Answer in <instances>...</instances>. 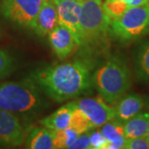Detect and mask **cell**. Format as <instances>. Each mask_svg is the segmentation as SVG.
Segmentation results:
<instances>
[{"instance_id": "obj_1", "label": "cell", "mask_w": 149, "mask_h": 149, "mask_svg": "<svg viewBox=\"0 0 149 149\" xmlns=\"http://www.w3.org/2000/svg\"><path fill=\"white\" fill-rule=\"evenodd\" d=\"M31 79L43 93L59 103L84 95L92 85L91 68L82 61L38 69L32 73Z\"/></svg>"}, {"instance_id": "obj_2", "label": "cell", "mask_w": 149, "mask_h": 149, "mask_svg": "<svg viewBox=\"0 0 149 149\" xmlns=\"http://www.w3.org/2000/svg\"><path fill=\"white\" fill-rule=\"evenodd\" d=\"M40 89L32 79L0 83V109L15 114H32L42 109Z\"/></svg>"}, {"instance_id": "obj_3", "label": "cell", "mask_w": 149, "mask_h": 149, "mask_svg": "<svg viewBox=\"0 0 149 149\" xmlns=\"http://www.w3.org/2000/svg\"><path fill=\"white\" fill-rule=\"evenodd\" d=\"M92 82L102 99L114 104L131 86L130 70L122 58L113 56L92 75Z\"/></svg>"}, {"instance_id": "obj_4", "label": "cell", "mask_w": 149, "mask_h": 149, "mask_svg": "<svg viewBox=\"0 0 149 149\" xmlns=\"http://www.w3.org/2000/svg\"><path fill=\"white\" fill-rule=\"evenodd\" d=\"M109 30L121 42H130L149 34V3L130 7L112 20Z\"/></svg>"}, {"instance_id": "obj_5", "label": "cell", "mask_w": 149, "mask_h": 149, "mask_svg": "<svg viewBox=\"0 0 149 149\" xmlns=\"http://www.w3.org/2000/svg\"><path fill=\"white\" fill-rule=\"evenodd\" d=\"M80 23L85 46L96 42L106 35L111 19L103 9L102 1L84 0L81 2Z\"/></svg>"}, {"instance_id": "obj_6", "label": "cell", "mask_w": 149, "mask_h": 149, "mask_svg": "<svg viewBox=\"0 0 149 149\" xmlns=\"http://www.w3.org/2000/svg\"><path fill=\"white\" fill-rule=\"evenodd\" d=\"M44 0H2L1 12L9 21L32 28Z\"/></svg>"}, {"instance_id": "obj_7", "label": "cell", "mask_w": 149, "mask_h": 149, "mask_svg": "<svg viewBox=\"0 0 149 149\" xmlns=\"http://www.w3.org/2000/svg\"><path fill=\"white\" fill-rule=\"evenodd\" d=\"M56 5L58 24L69 30L78 47H83V36L80 29V14L81 2L71 0H52Z\"/></svg>"}, {"instance_id": "obj_8", "label": "cell", "mask_w": 149, "mask_h": 149, "mask_svg": "<svg viewBox=\"0 0 149 149\" xmlns=\"http://www.w3.org/2000/svg\"><path fill=\"white\" fill-rule=\"evenodd\" d=\"M75 102L76 106L90 119L92 127H101L107 122L115 118L114 107L107 104L101 97L84 98Z\"/></svg>"}, {"instance_id": "obj_9", "label": "cell", "mask_w": 149, "mask_h": 149, "mask_svg": "<svg viewBox=\"0 0 149 149\" xmlns=\"http://www.w3.org/2000/svg\"><path fill=\"white\" fill-rule=\"evenodd\" d=\"M24 139L23 128L17 114L0 109V145L20 146Z\"/></svg>"}, {"instance_id": "obj_10", "label": "cell", "mask_w": 149, "mask_h": 149, "mask_svg": "<svg viewBox=\"0 0 149 149\" xmlns=\"http://www.w3.org/2000/svg\"><path fill=\"white\" fill-rule=\"evenodd\" d=\"M47 36L53 52L61 60L67 58L74 52L75 47H78L69 30L59 24Z\"/></svg>"}, {"instance_id": "obj_11", "label": "cell", "mask_w": 149, "mask_h": 149, "mask_svg": "<svg viewBox=\"0 0 149 149\" xmlns=\"http://www.w3.org/2000/svg\"><path fill=\"white\" fill-rule=\"evenodd\" d=\"M58 25V16L52 0H44L32 28L40 37H46Z\"/></svg>"}, {"instance_id": "obj_12", "label": "cell", "mask_w": 149, "mask_h": 149, "mask_svg": "<svg viewBox=\"0 0 149 149\" xmlns=\"http://www.w3.org/2000/svg\"><path fill=\"white\" fill-rule=\"evenodd\" d=\"M115 118L125 123L143 110L144 107L143 98L138 94H127L120 97L114 104Z\"/></svg>"}, {"instance_id": "obj_13", "label": "cell", "mask_w": 149, "mask_h": 149, "mask_svg": "<svg viewBox=\"0 0 149 149\" xmlns=\"http://www.w3.org/2000/svg\"><path fill=\"white\" fill-rule=\"evenodd\" d=\"M75 107V102H70L62 107L59 108L56 111L42 118L40 123L45 128L53 131L62 130L69 128L73 109Z\"/></svg>"}, {"instance_id": "obj_14", "label": "cell", "mask_w": 149, "mask_h": 149, "mask_svg": "<svg viewBox=\"0 0 149 149\" xmlns=\"http://www.w3.org/2000/svg\"><path fill=\"white\" fill-rule=\"evenodd\" d=\"M100 132L108 141L107 149L124 148L126 136L123 123L113 118L101 126Z\"/></svg>"}, {"instance_id": "obj_15", "label": "cell", "mask_w": 149, "mask_h": 149, "mask_svg": "<svg viewBox=\"0 0 149 149\" xmlns=\"http://www.w3.org/2000/svg\"><path fill=\"white\" fill-rule=\"evenodd\" d=\"M134 70L137 80L149 85V40L143 41L136 48Z\"/></svg>"}, {"instance_id": "obj_16", "label": "cell", "mask_w": 149, "mask_h": 149, "mask_svg": "<svg viewBox=\"0 0 149 149\" xmlns=\"http://www.w3.org/2000/svg\"><path fill=\"white\" fill-rule=\"evenodd\" d=\"M55 131L49 128H35L28 133L26 148L31 149H53Z\"/></svg>"}, {"instance_id": "obj_17", "label": "cell", "mask_w": 149, "mask_h": 149, "mask_svg": "<svg viewBox=\"0 0 149 149\" xmlns=\"http://www.w3.org/2000/svg\"><path fill=\"white\" fill-rule=\"evenodd\" d=\"M126 139L145 137L149 130V112H140L123 123Z\"/></svg>"}, {"instance_id": "obj_18", "label": "cell", "mask_w": 149, "mask_h": 149, "mask_svg": "<svg viewBox=\"0 0 149 149\" xmlns=\"http://www.w3.org/2000/svg\"><path fill=\"white\" fill-rule=\"evenodd\" d=\"M80 133L71 127L62 130L55 131L54 133V148H68Z\"/></svg>"}, {"instance_id": "obj_19", "label": "cell", "mask_w": 149, "mask_h": 149, "mask_svg": "<svg viewBox=\"0 0 149 149\" xmlns=\"http://www.w3.org/2000/svg\"><path fill=\"white\" fill-rule=\"evenodd\" d=\"M70 127H71L80 134L89 132L91 129L93 128L90 119L78 107L76 106V104L71 114Z\"/></svg>"}, {"instance_id": "obj_20", "label": "cell", "mask_w": 149, "mask_h": 149, "mask_svg": "<svg viewBox=\"0 0 149 149\" xmlns=\"http://www.w3.org/2000/svg\"><path fill=\"white\" fill-rule=\"evenodd\" d=\"M102 7L105 13L110 17L111 21L121 16L128 8H130L122 0H105V2L102 3Z\"/></svg>"}, {"instance_id": "obj_21", "label": "cell", "mask_w": 149, "mask_h": 149, "mask_svg": "<svg viewBox=\"0 0 149 149\" xmlns=\"http://www.w3.org/2000/svg\"><path fill=\"white\" fill-rule=\"evenodd\" d=\"M14 60L8 52L0 49V80L7 77L14 69Z\"/></svg>"}, {"instance_id": "obj_22", "label": "cell", "mask_w": 149, "mask_h": 149, "mask_svg": "<svg viewBox=\"0 0 149 149\" xmlns=\"http://www.w3.org/2000/svg\"><path fill=\"white\" fill-rule=\"evenodd\" d=\"M91 149H107L108 141L100 131L91 133Z\"/></svg>"}, {"instance_id": "obj_23", "label": "cell", "mask_w": 149, "mask_h": 149, "mask_svg": "<svg viewBox=\"0 0 149 149\" xmlns=\"http://www.w3.org/2000/svg\"><path fill=\"white\" fill-rule=\"evenodd\" d=\"M126 149H148L149 142L145 137L127 139L124 145Z\"/></svg>"}, {"instance_id": "obj_24", "label": "cell", "mask_w": 149, "mask_h": 149, "mask_svg": "<svg viewBox=\"0 0 149 149\" xmlns=\"http://www.w3.org/2000/svg\"><path fill=\"white\" fill-rule=\"evenodd\" d=\"M90 137L91 132L81 133L78 136V138L74 140L73 143L70 146V149H91V143H90Z\"/></svg>"}, {"instance_id": "obj_25", "label": "cell", "mask_w": 149, "mask_h": 149, "mask_svg": "<svg viewBox=\"0 0 149 149\" xmlns=\"http://www.w3.org/2000/svg\"><path fill=\"white\" fill-rule=\"evenodd\" d=\"M124 1L129 7H135L148 3L149 0H122Z\"/></svg>"}, {"instance_id": "obj_26", "label": "cell", "mask_w": 149, "mask_h": 149, "mask_svg": "<svg viewBox=\"0 0 149 149\" xmlns=\"http://www.w3.org/2000/svg\"><path fill=\"white\" fill-rule=\"evenodd\" d=\"M144 100V106L147 108V109L149 112V96H146L143 98Z\"/></svg>"}, {"instance_id": "obj_27", "label": "cell", "mask_w": 149, "mask_h": 149, "mask_svg": "<svg viewBox=\"0 0 149 149\" xmlns=\"http://www.w3.org/2000/svg\"><path fill=\"white\" fill-rule=\"evenodd\" d=\"M145 138H146V139L148 140L149 142V130L148 131V133H147V134H146V136H145Z\"/></svg>"}, {"instance_id": "obj_28", "label": "cell", "mask_w": 149, "mask_h": 149, "mask_svg": "<svg viewBox=\"0 0 149 149\" xmlns=\"http://www.w3.org/2000/svg\"><path fill=\"white\" fill-rule=\"evenodd\" d=\"M71 1H77V2H82L84 0H71Z\"/></svg>"}, {"instance_id": "obj_29", "label": "cell", "mask_w": 149, "mask_h": 149, "mask_svg": "<svg viewBox=\"0 0 149 149\" xmlns=\"http://www.w3.org/2000/svg\"><path fill=\"white\" fill-rule=\"evenodd\" d=\"M100 1H102V0H100Z\"/></svg>"}]
</instances>
